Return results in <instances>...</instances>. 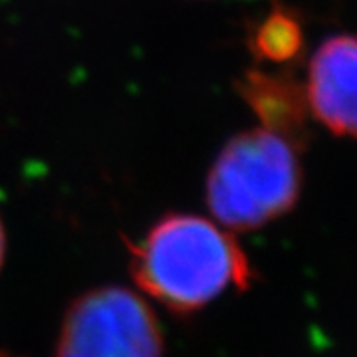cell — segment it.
<instances>
[{
	"mask_svg": "<svg viewBox=\"0 0 357 357\" xmlns=\"http://www.w3.org/2000/svg\"><path fill=\"white\" fill-rule=\"evenodd\" d=\"M131 276L171 312L191 314L230 288L252 280L241 244L220 225L197 215H169L131 244Z\"/></svg>",
	"mask_w": 357,
	"mask_h": 357,
	"instance_id": "cell-1",
	"label": "cell"
},
{
	"mask_svg": "<svg viewBox=\"0 0 357 357\" xmlns=\"http://www.w3.org/2000/svg\"><path fill=\"white\" fill-rule=\"evenodd\" d=\"M300 191V143L260 126L222 147L206 178V204L222 229L252 230L286 215Z\"/></svg>",
	"mask_w": 357,
	"mask_h": 357,
	"instance_id": "cell-2",
	"label": "cell"
},
{
	"mask_svg": "<svg viewBox=\"0 0 357 357\" xmlns=\"http://www.w3.org/2000/svg\"><path fill=\"white\" fill-rule=\"evenodd\" d=\"M165 342L151 306L121 286L82 294L66 312L56 357H163Z\"/></svg>",
	"mask_w": 357,
	"mask_h": 357,
	"instance_id": "cell-3",
	"label": "cell"
},
{
	"mask_svg": "<svg viewBox=\"0 0 357 357\" xmlns=\"http://www.w3.org/2000/svg\"><path fill=\"white\" fill-rule=\"evenodd\" d=\"M306 100L321 126L357 139V36L328 38L310 60Z\"/></svg>",
	"mask_w": 357,
	"mask_h": 357,
	"instance_id": "cell-4",
	"label": "cell"
},
{
	"mask_svg": "<svg viewBox=\"0 0 357 357\" xmlns=\"http://www.w3.org/2000/svg\"><path fill=\"white\" fill-rule=\"evenodd\" d=\"M244 100L258 115L262 128L278 131L296 143L304 137V96L288 77L268 76L262 72H250L241 84Z\"/></svg>",
	"mask_w": 357,
	"mask_h": 357,
	"instance_id": "cell-5",
	"label": "cell"
},
{
	"mask_svg": "<svg viewBox=\"0 0 357 357\" xmlns=\"http://www.w3.org/2000/svg\"><path fill=\"white\" fill-rule=\"evenodd\" d=\"M302 34L298 22L286 14H272L256 32L255 46L266 60L284 62L290 60L300 48Z\"/></svg>",
	"mask_w": 357,
	"mask_h": 357,
	"instance_id": "cell-6",
	"label": "cell"
},
{
	"mask_svg": "<svg viewBox=\"0 0 357 357\" xmlns=\"http://www.w3.org/2000/svg\"><path fill=\"white\" fill-rule=\"evenodd\" d=\"M4 252H6V234H4V227L0 222V266H2V260H4Z\"/></svg>",
	"mask_w": 357,
	"mask_h": 357,
	"instance_id": "cell-7",
	"label": "cell"
},
{
	"mask_svg": "<svg viewBox=\"0 0 357 357\" xmlns=\"http://www.w3.org/2000/svg\"><path fill=\"white\" fill-rule=\"evenodd\" d=\"M0 357H13V356H8V354H4V351H0Z\"/></svg>",
	"mask_w": 357,
	"mask_h": 357,
	"instance_id": "cell-8",
	"label": "cell"
}]
</instances>
